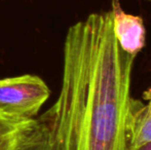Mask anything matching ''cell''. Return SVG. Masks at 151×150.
<instances>
[{"instance_id": "obj_1", "label": "cell", "mask_w": 151, "mask_h": 150, "mask_svg": "<svg viewBox=\"0 0 151 150\" xmlns=\"http://www.w3.org/2000/svg\"><path fill=\"white\" fill-rule=\"evenodd\" d=\"M112 29V11L72 25L64 42L61 92L35 117L26 150H129L133 66Z\"/></svg>"}, {"instance_id": "obj_2", "label": "cell", "mask_w": 151, "mask_h": 150, "mask_svg": "<svg viewBox=\"0 0 151 150\" xmlns=\"http://www.w3.org/2000/svg\"><path fill=\"white\" fill-rule=\"evenodd\" d=\"M50 90L39 76L24 74L0 79V113L31 119L50 98Z\"/></svg>"}, {"instance_id": "obj_3", "label": "cell", "mask_w": 151, "mask_h": 150, "mask_svg": "<svg viewBox=\"0 0 151 150\" xmlns=\"http://www.w3.org/2000/svg\"><path fill=\"white\" fill-rule=\"evenodd\" d=\"M112 29L120 48L131 56L143 50L146 41V29L140 16L127 14L121 8L119 1H112Z\"/></svg>"}, {"instance_id": "obj_4", "label": "cell", "mask_w": 151, "mask_h": 150, "mask_svg": "<svg viewBox=\"0 0 151 150\" xmlns=\"http://www.w3.org/2000/svg\"><path fill=\"white\" fill-rule=\"evenodd\" d=\"M143 103L132 100L129 119V148L137 150L151 143V88L144 93Z\"/></svg>"}, {"instance_id": "obj_5", "label": "cell", "mask_w": 151, "mask_h": 150, "mask_svg": "<svg viewBox=\"0 0 151 150\" xmlns=\"http://www.w3.org/2000/svg\"><path fill=\"white\" fill-rule=\"evenodd\" d=\"M34 126L35 118L19 119L0 113V150H26Z\"/></svg>"}, {"instance_id": "obj_6", "label": "cell", "mask_w": 151, "mask_h": 150, "mask_svg": "<svg viewBox=\"0 0 151 150\" xmlns=\"http://www.w3.org/2000/svg\"><path fill=\"white\" fill-rule=\"evenodd\" d=\"M137 150H151V143H150V144H148V145H145V146L141 147V148H139Z\"/></svg>"}, {"instance_id": "obj_7", "label": "cell", "mask_w": 151, "mask_h": 150, "mask_svg": "<svg viewBox=\"0 0 151 150\" xmlns=\"http://www.w3.org/2000/svg\"><path fill=\"white\" fill-rule=\"evenodd\" d=\"M112 1H118V0H112Z\"/></svg>"}, {"instance_id": "obj_8", "label": "cell", "mask_w": 151, "mask_h": 150, "mask_svg": "<svg viewBox=\"0 0 151 150\" xmlns=\"http://www.w3.org/2000/svg\"><path fill=\"white\" fill-rule=\"evenodd\" d=\"M150 1H151V0H150Z\"/></svg>"}]
</instances>
